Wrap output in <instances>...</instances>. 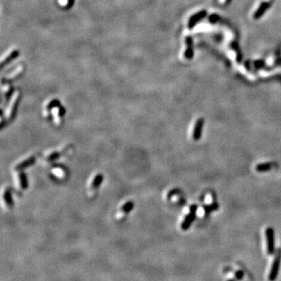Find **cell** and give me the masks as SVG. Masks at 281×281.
<instances>
[{
	"instance_id": "6da1fadb",
	"label": "cell",
	"mask_w": 281,
	"mask_h": 281,
	"mask_svg": "<svg viewBox=\"0 0 281 281\" xmlns=\"http://www.w3.org/2000/svg\"><path fill=\"white\" fill-rule=\"evenodd\" d=\"M65 112L66 110L64 107L56 99L48 101L43 108L44 117L49 119H52L56 125L62 124Z\"/></svg>"
},
{
	"instance_id": "277c9868",
	"label": "cell",
	"mask_w": 281,
	"mask_h": 281,
	"mask_svg": "<svg viewBox=\"0 0 281 281\" xmlns=\"http://www.w3.org/2000/svg\"><path fill=\"white\" fill-rule=\"evenodd\" d=\"M103 181V175L102 173H96L90 179L87 184V194L89 197H93L96 194L98 190Z\"/></svg>"
},
{
	"instance_id": "5bb4252c",
	"label": "cell",
	"mask_w": 281,
	"mask_h": 281,
	"mask_svg": "<svg viewBox=\"0 0 281 281\" xmlns=\"http://www.w3.org/2000/svg\"><path fill=\"white\" fill-rule=\"evenodd\" d=\"M19 55H20V52H19L18 50H14V51H12L10 55L8 56L6 58L5 60H3V62H2V63H1V68L3 69V67H4L5 66L10 64V62H12V61L16 60V59L19 56Z\"/></svg>"
},
{
	"instance_id": "9a60e30c",
	"label": "cell",
	"mask_w": 281,
	"mask_h": 281,
	"mask_svg": "<svg viewBox=\"0 0 281 281\" xmlns=\"http://www.w3.org/2000/svg\"><path fill=\"white\" fill-rule=\"evenodd\" d=\"M273 166V163H261V164L257 165L256 167H255V169H256V171L260 172V173L266 172L270 170Z\"/></svg>"
},
{
	"instance_id": "d6986e66",
	"label": "cell",
	"mask_w": 281,
	"mask_h": 281,
	"mask_svg": "<svg viewBox=\"0 0 281 281\" xmlns=\"http://www.w3.org/2000/svg\"><path fill=\"white\" fill-rule=\"evenodd\" d=\"M225 1H226V0H220V2H221V3H224Z\"/></svg>"
},
{
	"instance_id": "4fadbf2b",
	"label": "cell",
	"mask_w": 281,
	"mask_h": 281,
	"mask_svg": "<svg viewBox=\"0 0 281 281\" xmlns=\"http://www.w3.org/2000/svg\"><path fill=\"white\" fill-rule=\"evenodd\" d=\"M133 208H134V202L132 201H127L124 202L119 208V211L117 212V218L118 219L124 218L127 214L129 213V212L131 211Z\"/></svg>"
},
{
	"instance_id": "7a4b0ae2",
	"label": "cell",
	"mask_w": 281,
	"mask_h": 281,
	"mask_svg": "<svg viewBox=\"0 0 281 281\" xmlns=\"http://www.w3.org/2000/svg\"><path fill=\"white\" fill-rule=\"evenodd\" d=\"M20 101V93L16 92L13 94L12 99L10 100V102L7 105V108L6 109V121H10L13 119V117L16 115L18 105Z\"/></svg>"
},
{
	"instance_id": "52a82bcc",
	"label": "cell",
	"mask_w": 281,
	"mask_h": 281,
	"mask_svg": "<svg viewBox=\"0 0 281 281\" xmlns=\"http://www.w3.org/2000/svg\"><path fill=\"white\" fill-rule=\"evenodd\" d=\"M14 180H15V185L19 191H25L28 188V182L27 176L24 173H23L21 170H16L15 175H14Z\"/></svg>"
},
{
	"instance_id": "ba28073f",
	"label": "cell",
	"mask_w": 281,
	"mask_h": 281,
	"mask_svg": "<svg viewBox=\"0 0 281 281\" xmlns=\"http://www.w3.org/2000/svg\"><path fill=\"white\" fill-rule=\"evenodd\" d=\"M266 245H267V253L272 255L275 251L274 247V232L271 227H268L266 230Z\"/></svg>"
},
{
	"instance_id": "e0dca14e",
	"label": "cell",
	"mask_w": 281,
	"mask_h": 281,
	"mask_svg": "<svg viewBox=\"0 0 281 281\" xmlns=\"http://www.w3.org/2000/svg\"><path fill=\"white\" fill-rule=\"evenodd\" d=\"M187 44L189 45V47L187 49L186 52H185V57L187 58V59H191V58L192 57V53H193L191 49V40L187 39Z\"/></svg>"
},
{
	"instance_id": "ac0fdd59",
	"label": "cell",
	"mask_w": 281,
	"mask_h": 281,
	"mask_svg": "<svg viewBox=\"0 0 281 281\" xmlns=\"http://www.w3.org/2000/svg\"><path fill=\"white\" fill-rule=\"evenodd\" d=\"M74 2H75V0H67V5H66V9L67 10H68V9H70V8L72 7L73 6H74Z\"/></svg>"
},
{
	"instance_id": "9c48e42d",
	"label": "cell",
	"mask_w": 281,
	"mask_h": 281,
	"mask_svg": "<svg viewBox=\"0 0 281 281\" xmlns=\"http://www.w3.org/2000/svg\"><path fill=\"white\" fill-rule=\"evenodd\" d=\"M197 211V205H191V209H190V212L186 216L185 219H184V221L181 224V228L183 230H187L189 228L193 221L194 220L195 218V215H196Z\"/></svg>"
},
{
	"instance_id": "5b68a950",
	"label": "cell",
	"mask_w": 281,
	"mask_h": 281,
	"mask_svg": "<svg viewBox=\"0 0 281 281\" xmlns=\"http://www.w3.org/2000/svg\"><path fill=\"white\" fill-rule=\"evenodd\" d=\"M281 262V249H279L278 251H276V255L274 258L273 263L271 266V269L269 273V281H274L276 279L277 276H278L279 269H280V266Z\"/></svg>"
},
{
	"instance_id": "2e32d148",
	"label": "cell",
	"mask_w": 281,
	"mask_h": 281,
	"mask_svg": "<svg viewBox=\"0 0 281 281\" xmlns=\"http://www.w3.org/2000/svg\"><path fill=\"white\" fill-rule=\"evenodd\" d=\"M219 208L218 205L216 203H213V204L209 205H207V206L204 207V211L205 213H209L210 212L214 211V210H216L217 209Z\"/></svg>"
},
{
	"instance_id": "30bf717a",
	"label": "cell",
	"mask_w": 281,
	"mask_h": 281,
	"mask_svg": "<svg viewBox=\"0 0 281 281\" xmlns=\"http://www.w3.org/2000/svg\"><path fill=\"white\" fill-rule=\"evenodd\" d=\"M2 200L3 204L8 209H11L13 206V198H12V190L9 187H6L2 193Z\"/></svg>"
},
{
	"instance_id": "8992f818",
	"label": "cell",
	"mask_w": 281,
	"mask_h": 281,
	"mask_svg": "<svg viewBox=\"0 0 281 281\" xmlns=\"http://www.w3.org/2000/svg\"><path fill=\"white\" fill-rule=\"evenodd\" d=\"M51 174L56 180L62 181L68 177L69 171L67 168L62 165H56L52 167L51 169Z\"/></svg>"
},
{
	"instance_id": "8fae6325",
	"label": "cell",
	"mask_w": 281,
	"mask_h": 281,
	"mask_svg": "<svg viewBox=\"0 0 281 281\" xmlns=\"http://www.w3.org/2000/svg\"><path fill=\"white\" fill-rule=\"evenodd\" d=\"M36 161V156L35 155H30L28 158L23 159L20 162L14 167L15 170H22V169H27L28 167H30L35 163Z\"/></svg>"
},
{
	"instance_id": "7c38bea8",
	"label": "cell",
	"mask_w": 281,
	"mask_h": 281,
	"mask_svg": "<svg viewBox=\"0 0 281 281\" xmlns=\"http://www.w3.org/2000/svg\"><path fill=\"white\" fill-rule=\"evenodd\" d=\"M203 125H204V119L203 118H199L195 123L193 130V135H192V138L194 141H198L201 138L202 133V129H203Z\"/></svg>"
},
{
	"instance_id": "3957f363",
	"label": "cell",
	"mask_w": 281,
	"mask_h": 281,
	"mask_svg": "<svg viewBox=\"0 0 281 281\" xmlns=\"http://www.w3.org/2000/svg\"><path fill=\"white\" fill-rule=\"evenodd\" d=\"M70 146H67L63 148H61V149L59 150H54V151H51V152H48L45 155H44L42 158V161L44 162V163H50V162H55L56 160H57L62 157V155H65L66 153L70 152Z\"/></svg>"
}]
</instances>
